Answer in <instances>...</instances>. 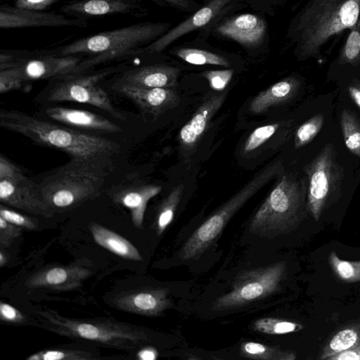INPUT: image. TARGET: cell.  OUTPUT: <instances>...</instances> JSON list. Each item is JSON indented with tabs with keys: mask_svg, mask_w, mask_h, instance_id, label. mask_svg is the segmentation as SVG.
I'll return each instance as SVG.
<instances>
[{
	"mask_svg": "<svg viewBox=\"0 0 360 360\" xmlns=\"http://www.w3.org/2000/svg\"><path fill=\"white\" fill-rule=\"evenodd\" d=\"M90 275L88 269L77 265L49 266L32 274L25 285L30 288L70 290L79 288Z\"/></svg>",
	"mask_w": 360,
	"mask_h": 360,
	"instance_id": "d6986e66",
	"label": "cell"
},
{
	"mask_svg": "<svg viewBox=\"0 0 360 360\" xmlns=\"http://www.w3.org/2000/svg\"><path fill=\"white\" fill-rule=\"evenodd\" d=\"M354 82L348 86V91L354 102L360 108V81L354 79Z\"/></svg>",
	"mask_w": 360,
	"mask_h": 360,
	"instance_id": "7dc6e473",
	"label": "cell"
},
{
	"mask_svg": "<svg viewBox=\"0 0 360 360\" xmlns=\"http://www.w3.org/2000/svg\"><path fill=\"white\" fill-rule=\"evenodd\" d=\"M335 155L333 146L327 144L304 169L308 178L307 209L316 220L340 193L343 169Z\"/></svg>",
	"mask_w": 360,
	"mask_h": 360,
	"instance_id": "30bf717a",
	"label": "cell"
},
{
	"mask_svg": "<svg viewBox=\"0 0 360 360\" xmlns=\"http://www.w3.org/2000/svg\"><path fill=\"white\" fill-rule=\"evenodd\" d=\"M0 126L39 146L63 151L71 158L110 160L120 150L119 144L110 139L82 133L16 110L1 109Z\"/></svg>",
	"mask_w": 360,
	"mask_h": 360,
	"instance_id": "7a4b0ae2",
	"label": "cell"
},
{
	"mask_svg": "<svg viewBox=\"0 0 360 360\" xmlns=\"http://www.w3.org/2000/svg\"><path fill=\"white\" fill-rule=\"evenodd\" d=\"M161 189L157 185L131 183L117 186L112 190L110 197L115 202L130 210L134 225L142 229L147 203Z\"/></svg>",
	"mask_w": 360,
	"mask_h": 360,
	"instance_id": "7402d4cb",
	"label": "cell"
},
{
	"mask_svg": "<svg viewBox=\"0 0 360 360\" xmlns=\"http://www.w3.org/2000/svg\"><path fill=\"white\" fill-rule=\"evenodd\" d=\"M360 347V324H352L338 330L326 344L321 359H327L345 350Z\"/></svg>",
	"mask_w": 360,
	"mask_h": 360,
	"instance_id": "4316f807",
	"label": "cell"
},
{
	"mask_svg": "<svg viewBox=\"0 0 360 360\" xmlns=\"http://www.w3.org/2000/svg\"><path fill=\"white\" fill-rule=\"evenodd\" d=\"M340 126L347 148L360 157V120L356 114L345 109L340 115Z\"/></svg>",
	"mask_w": 360,
	"mask_h": 360,
	"instance_id": "f546056e",
	"label": "cell"
},
{
	"mask_svg": "<svg viewBox=\"0 0 360 360\" xmlns=\"http://www.w3.org/2000/svg\"><path fill=\"white\" fill-rule=\"evenodd\" d=\"M0 201L6 206L46 218L54 214L44 201L39 184L22 171L0 179Z\"/></svg>",
	"mask_w": 360,
	"mask_h": 360,
	"instance_id": "7c38bea8",
	"label": "cell"
},
{
	"mask_svg": "<svg viewBox=\"0 0 360 360\" xmlns=\"http://www.w3.org/2000/svg\"><path fill=\"white\" fill-rule=\"evenodd\" d=\"M24 84L11 69L0 70V93L1 94L20 89Z\"/></svg>",
	"mask_w": 360,
	"mask_h": 360,
	"instance_id": "ab89813d",
	"label": "cell"
},
{
	"mask_svg": "<svg viewBox=\"0 0 360 360\" xmlns=\"http://www.w3.org/2000/svg\"><path fill=\"white\" fill-rule=\"evenodd\" d=\"M88 25L87 19L72 18L63 13L20 9L6 4L0 6L1 29L65 26L83 28Z\"/></svg>",
	"mask_w": 360,
	"mask_h": 360,
	"instance_id": "4fadbf2b",
	"label": "cell"
},
{
	"mask_svg": "<svg viewBox=\"0 0 360 360\" xmlns=\"http://www.w3.org/2000/svg\"><path fill=\"white\" fill-rule=\"evenodd\" d=\"M170 23L141 22L83 37L67 45L49 49L57 56H91L117 53L127 60L142 54V49L169 30Z\"/></svg>",
	"mask_w": 360,
	"mask_h": 360,
	"instance_id": "8992f818",
	"label": "cell"
},
{
	"mask_svg": "<svg viewBox=\"0 0 360 360\" xmlns=\"http://www.w3.org/2000/svg\"><path fill=\"white\" fill-rule=\"evenodd\" d=\"M42 117H47L67 126L98 133H118L122 129L105 117L80 109L50 106L41 110Z\"/></svg>",
	"mask_w": 360,
	"mask_h": 360,
	"instance_id": "44dd1931",
	"label": "cell"
},
{
	"mask_svg": "<svg viewBox=\"0 0 360 360\" xmlns=\"http://www.w3.org/2000/svg\"><path fill=\"white\" fill-rule=\"evenodd\" d=\"M329 262L333 271L342 281L348 283L360 281V261L342 260L333 251L329 255Z\"/></svg>",
	"mask_w": 360,
	"mask_h": 360,
	"instance_id": "836d02e7",
	"label": "cell"
},
{
	"mask_svg": "<svg viewBox=\"0 0 360 360\" xmlns=\"http://www.w3.org/2000/svg\"><path fill=\"white\" fill-rule=\"evenodd\" d=\"M233 0H212L193 15L170 29L150 44L143 47L142 54L158 53L181 37L202 28L212 21Z\"/></svg>",
	"mask_w": 360,
	"mask_h": 360,
	"instance_id": "2e32d148",
	"label": "cell"
},
{
	"mask_svg": "<svg viewBox=\"0 0 360 360\" xmlns=\"http://www.w3.org/2000/svg\"><path fill=\"white\" fill-rule=\"evenodd\" d=\"M233 72L232 69L207 70L202 72L201 76L208 81L211 89L222 91L231 82Z\"/></svg>",
	"mask_w": 360,
	"mask_h": 360,
	"instance_id": "74e56055",
	"label": "cell"
},
{
	"mask_svg": "<svg viewBox=\"0 0 360 360\" xmlns=\"http://www.w3.org/2000/svg\"><path fill=\"white\" fill-rule=\"evenodd\" d=\"M38 316L47 330L89 344L131 352L150 342L146 330L113 319L68 318L50 309Z\"/></svg>",
	"mask_w": 360,
	"mask_h": 360,
	"instance_id": "277c9868",
	"label": "cell"
},
{
	"mask_svg": "<svg viewBox=\"0 0 360 360\" xmlns=\"http://www.w3.org/2000/svg\"><path fill=\"white\" fill-rule=\"evenodd\" d=\"M0 217L7 221L20 226L23 229L32 231L37 229L39 226L37 219L22 214L11 209H8L6 205L2 203L0 205Z\"/></svg>",
	"mask_w": 360,
	"mask_h": 360,
	"instance_id": "8d00e7d4",
	"label": "cell"
},
{
	"mask_svg": "<svg viewBox=\"0 0 360 360\" xmlns=\"http://www.w3.org/2000/svg\"><path fill=\"white\" fill-rule=\"evenodd\" d=\"M84 58L80 55L57 56L46 49L14 50V61L9 69L25 84L69 74Z\"/></svg>",
	"mask_w": 360,
	"mask_h": 360,
	"instance_id": "8fae6325",
	"label": "cell"
},
{
	"mask_svg": "<svg viewBox=\"0 0 360 360\" xmlns=\"http://www.w3.org/2000/svg\"><path fill=\"white\" fill-rule=\"evenodd\" d=\"M333 65L351 68L360 67V16L355 25L348 30Z\"/></svg>",
	"mask_w": 360,
	"mask_h": 360,
	"instance_id": "484cf974",
	"label": "cell"
},
{
	"mask_svg": "<svg viewBox=\"0 0 360 360\" xmlns=\"http://www.w3.org/2000/svg\"><path fill=\"white\" fill-rule=\"evenodd\" d=\"M323 122L324 116L322 113H319L300 126L295 136V148H299L309 143L319 132Z\"/></svg>",
	"mask_w": 360,
	"mask_h": 360,
	"instance_id": "e575fe53",
	"label": "cell"
},
{
	"mask_svg": "<svg viewBox=\"0 0 360 360\" xmlns=\"http://www.w3.org/2000/svg\"><path fill=\"white\" fill-rule=\"evenodd\" d=\"M127 68L120 64L94 72L87 71L81 74H67L49 79L48 84L35 97L34 102L48 104L62 101H73L97 107L112 115L124 120V115L117 110L110 99L107 92L99 83L112 74Z\"/></svg>",
	"mask_w": 360,
	"mask_h": 360,
	"instance_id": "52a82bcc",
	"label": "cell"
},
{
	"mask_svg": "<svg viewBox=\"0 0 360 360\" xmlns=\"http://www.w3.org/2000/svg\"><path fill=\"white\" fill-rule=\"evenodd\" d=\"M23 229L0 217V247L7 248L15 239L20 236Z\"/></svg>",
	"mask_w": 360,
	"mask_h": 360,
	"instance_id": "f35d334b",
	"label": "cell"
},
{
	"mask_svg": "<svg viewBox=\"0 0 360 360\" xmlns=\"http://www.w3.org/2000/svg\"><path fill=\"white\" fill-rule=\"evenodd\" d=\"M306 181L285 174L252 217L250 231L274 238L294 229L304 218L307 202Z\"/></svg>",
	"mask_w": 360,
	"mask_h": 360,
	"instance_id": "5b68a950",
	"label": "cell"
},
{
	"mask_svg": "<svg viewBox=\"0 0 360 360\" xmlns=\"http://www.w3.org/2000/svg\"><path fill=\"white\" fill-rule=\"evenodd\" d=\"M302 328L299 323L276 318H263L255 321L254 330L265 334L281 335L296 332Z\"/></svg>",
	"mask_w": 360,
	"mask_h": 360,
	"instance_id": "d6a6232c",
	"label": "cell"
},
{
	"mask_svg": "<svg viewBox=\"0 0 360 360\" xmlns=\"http://www.w3.org/2000/svg\"><path fill=\"white\" fill-rule=\"evenodd\" d=\"M110 160L71 158L44 176L39 186L55 214L72 210L100 195Z\"/></svg>",
	"mask_w": 360,
	"mask_h": 360,
	"instance_id": "3957f363",
	"label": "cell"
},
{
	"mask_svg": "<svg viewBox=\"0 0 360 360\" xmlns=\"http://www.w3.org/2000/svg\"><path fill=\"white\" fill-rule=\"evenodd\" d=\"M300 85L301 82L297 77L283 79L256 96L250 102L249 110L254 114H259L286 102L295 95Z\"/></svg>",
	"mask_w": 360,
	"mask_h": 360,
	"instance_id": "cb8c5ba5",
	"label": "cell"
},
{
	"mask_svg": "<svg viewBox=\"0 0 360 360\" xmlns=\"http://www.w3.org/2000/svg\"><path fill=\"white\" fill-rule=\"evenodd\" d=\"M132 1H138L139 0H132Z\"/></svg>",
	"mask_w": 360,
	"mask_h": 360,
	"instance_id": "681fc988",
	"label": "cell"
},
{
	"mask_svg": "<svg viewBox=\"0 0 360 360\" xmlns=\"http://www.w3.org/2000/svg\"><path fill=\"white\" fill-rule=\"evenodd\" d=\"M112 89L133 101L143 112L158 117L179 105L180 97L172 89L141 88L115 82Z\"/></svg>",
	"mask_w": 360,
	"mask_h": 360,
	"instance_id": "9a60e30c",
	"label": "cell"
},
{
	"mask_svg": "<svg viewBox=\"0 0 360 360\" xmlns=\"http://www.w3.org/2000/svg\"><path fill=\"white\" fill-rule=\"evenodd\" d=\"M0 319L6 323L22 324L26 321L27 318L18 309L1 301L0 302Z\"/></svg>",
	"mask_w": 360,
	"mask_h": 360,
	"instance_id": "b9f144b4",
	"label": "cell"
},
{
	"mask_svg": "<svg viewBox=\"0 0 360 360\" xmlns=\"http://www.w3.org/2000/svg\"><path fill=\"white\" fill-rule=\"evenodd\" d=\"M102 357L92 348L57 347L41 350L31 354L27 360H92Z\"/></svg>",
	"mask_w": 360,
	"mask_h": 360,
	"instance_id": "83f0119b",
	"label": "cell"
},
{
	"mask_svg": "<svg viewBox=\"0 0 360 360\" xmlns=\"http://www.w3.org/2000/svg\"><path fill=\"white\" fill-rule=\"evenodd\" d=\"M183 191L182 184L175 186L160 205L155 220V228L158 236H160L172 222Z\"/></svg>",
	"mask_w": 360,
	"mask_h": 360,
	"instance_id": "4dcf8cb0",
	"label": "cell"
},
{
	"mask_svg": "<svg viewBox=\"0 0 360 360\" xmlns=\"http://www.w3.org/2000/svg\"><path fill=\"white\" fill-rule=\"evenodd\" d=\"M327 360H360V347L343 351Z\"/></svg>",
	"mask_w": 360,
	"mask_h": 360,
	"instance_id": "ee69618b",
	"label": "cell"
},
{
	"mask_svg": "<svg viewBox=\"0 0 360 360\" xmlns=\"http://www.w3.org/2000/svg\"><path fill=\"white\" fill-rule=\"evenodd\" d=\"M279 128V124L273 123L256 128L248 137L243 146L245 153H250L269 140Z\"/></svg>",
	"mask_w": 360,
	"mask_h": 360,
	"instance_id": "d590c367",
	"label": "cell"
},
{
	"mask_svg": "<svg viewBox=\"0 0 360 360\" xmlns=\"http://www.w3.org/2000/svg\"><path fill=\"white\" fill-rule=\"evenodd\" d=\"M112 302L117 309L146 316H155L172 306L167 288H147L123 292Z\"/></svg>",
	"mask_w": 360,
	"mask_h": 360,
	"instance_id": "5bb4252c",
	"label": "cell"
},
{
	"mask_svg": "<svg viewBox=\"0 0 360 360\" xmlns=\"http://www.w3.org/2000/svg\"><path fill=\"white\" fill-rule=\"evenodd\" d=\"M60 11L72 18L87 19L114 14L140 15L143 8L132 0H72L63 5Z\"/></svg>",
	"mask_w": 360,
	"mask_h": 360,
	"instance_id": "ac0fdd59",
	"label": "cell"
},
{
	"mask_svg": "<svg viewBox=\"0 0 360 360\" xmlns=\"http://www.w3.org/2000/svg\"><path fill=\"white\" fill-rule=\"evenodd\" d=\"M0 248V266L3 267L7 264L8 261V257L7 253L6 252V248L2 247Z\"/></svg>",
	"mask_w": 360,
	"mask_h": 360,
	"instance_id": "c3c4849f",
	"label": "cell"
},
{
	"mask_svg": "<svg viewBox=\"0 0 360 360\" xmlns=\"http://www.w3.org/2000/svg\"><path fill=\"white\" fill-rule=\"evenodd\" d=\"M283 168L278 160L257 173L191 236L182 246L179 257L188 260L196 257L215 243L231 217L262 188L277 176Z\"/></svg>",
	"mask_w": 360,
	"mask_h": 360,
	"instance_id": "ba28073f",
	"label": "cell"
},
{
	"mask_svg": "<svg viewBox=\"0 0 360 360\" xmlns=\"http://www.w3.org/2000/svg\"><path fill=\"white\" fill-rule=\"evenodd\" d=\"M240 352L247 358L262 360H294L296 354L290 350L265 345L255 342H246L241 345Z\"/></svg>",
	"mask_w": 360,
	"mask_h": 360,
	"instance_id": "f1b7e54d",
	"label": "cell"
},
{
	"mask_svg": "<svg viewBox=\"0 0 360 360\" xmlns=\"http://www.w3.org/2000/svg\"><path fill=\"white\" fill-rule=\"evenodd\" d=\"M216 31L221 36L245 46L255 47L264 39L266 24L259 16L245 13L231 18L219 25Z\"/></svg>",
	"mask_w": 360,
	"mask_h": 360,
	"instance_id": "603a6c76",
	"label": "cell"
},
{
	"mask_svg": "<svg viewBox=\"0 0 360 360\" xmlns=\"http://www.w3.org/2000/svg\"><path fill=\"white\" fill-rule=\"evenodd\" d=\"M16 8L30 11H46L60 0H4Z\"/></svg>",
	"mask_w": 360,
	"mask_h": 360,
	"instance_id": "60d3db41",
	"label": "cell"
},
{
	"mask_svg": "<svg viewBox=\"0 0 360 360\" xmlns=\"http://www.w3.org/2000/svg\"><path fill=\"white\" fill-rule=\"evenodd\" d=\"M286 271V263L243 271L235 279L232 289L213 302L212 309L229 310L263 299L278 290Z\"/></svg>",
	"mask_w": 360,
	"mask_h": 360,
	"instance_id": "9c48e42d",
	"label": "cell"
},
{
	"mask_svg": "<svg viewBox=\"0 0 360 360\" xmlns=\"http://www.w3.org/2000/svg\"><path fill=\"white\" fill-rule=\"evenodd\" d=\"M89 228L94 240L100 246L125 259L142 260L137 248L120 234L95 222H91Z\"/></svg>",
	"mask_w": 360,
	"mask_h": 360,
	"instance_id": "d4e9b609",
	"label": "cell"
},
{
	"mask_svg": "<svg viewBox=\"0 0 360 360\" xmlns=\"http://www.w3.org/2000/svg\"><path fill=\"white\" fill-rule=\"evenodd\" d=\"M227 92L210 94L205 98L193 117L182 127L179 134L181 148L193 150L207 129L214 115L225 101Z\"/></svg>",
	"mask_w": 360,
	"mask_h": 360,
	"instance_id": "e0dca14e",
	"label": "cell"
},
{
	"mask_svg": "<svg viewBox=\"0 0 360 360\" xmlns=\"http://www.w3.org/2000/svg\"><path fill=\"white\" fill-rule=\"evenodd\" d=\"M172 7L181 11H188L195 8V6L191 0H163Z\"/></svg>",
	"mask_w": 360,
	"mask_h": 360,
	"instance_id": "bcb514c9",
	"label": "cell"
},
{
	"mask_svg": "<svg viewBox=\"0 0 360 360\" xmlns=\"http://www.w3.org/2000/svg\"><path fill=\"white\" fill-rule=\"evenodd\" d=\"M176 55L183 60L193 65H214L229 67L230 63L224 57L210 51L191 49L181 48L175 51Z\"/></svg>",
	"mask_w": 360,
	"mask_h": 360,
	"instance_id": "1f68e13d",
	"label": "cell"
},
{
	"mask_svg": "<svg viewBox=\"0 0 360 360\" xmlns=\"http://www.w3.org/2000/svg\"><path fill=\"white\" fill-rule=\"evenodd\" d=\"M158 356L157 350L154 347L148 346L141 347L136 353V357L141 360H155Z\"/></svg>",
	"mask_w": 360,
	"mask_h": 360,
	"instance_id": "f6af8a7d",
	"label": "cell"
},
{
	"mask_svg": "<svg viewBox=\"0 0 360 360\" xmlns=\"http://www.w3.org/2000/svg\"><path fill=\"white\" fill-rule=\"evenodd\" d=\"M180 70L163 64L126 68L117 76L115 81L141 88H165L176 86Z\"/></svg>",
	"mask_w": 360,
	"mask_h": 360,
	"instance_id": "ffe728a7",
	"label": "cell"
},
{
	"mask_svg": "<svg viewBox=\"0 0 360 360\" xmlns=\"http://www.w3.org/2000/svg\"><path fill=\"white\" fill-rule=\"evenodd\" d=\"M22 169L3 155H0V179L15 175Z\"/></svg>",
	"mask_w": 360,
	"mask_h": 360,
	"instance_id": "7bdbcfd3",
	"label": "cell"
},
{
	"mask_svg": "<svg viewBox=\"0 0 360 360\" xmlns=\"http://www.w3.org/2000/svg\"><path fill=\"white\" fill-rule=\"evenodd\" d=\"M360 16V0H307L292 18L288 37L299 60L320 59Z\"/></svg>",
	"mask_w": 360,
	"mask_h": 360,
	"instance_id": "6da1fadb",
	"label": "cell"
}]
</instances>
